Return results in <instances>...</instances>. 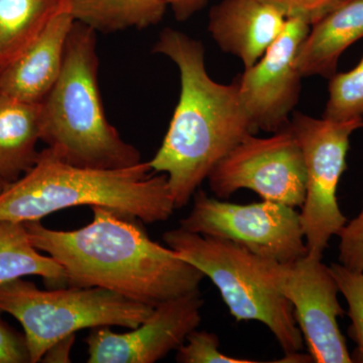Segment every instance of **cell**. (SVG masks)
Segmentation results:
<instances>
[{
  "mask_svg": "<svg viewBox=\"0 0 363 363\" xmlns=\"http://www.w3.org/2000/svg\"><path fill=\"white\" fill-rule=\"evenodd\" d=\"M40 104L0 93V179L13 183L37 161L40 152Z\"/></svg>",
  "mask_w": 363,
  "mask_h": 363,
  "instance_id": "16",
  "label": "cell"
},
{
  "mask_svg": "<svg viewBox=\"0 0 363 363\" xmlns=\"http://www.w3.org/2000/svg\"><path fill=\"white\" fill-rule=\"evenodd\" d=\"M310 28L303 18H288L278 39L236 80L241 104L255 131L277 133L290 123L289 116L298 104L303 78L298 51Z\"/></svg>",
  "mask_w": 363,
  "mask_h": 363,
  "instance_id": "11",
  "label": "cell"
},
{
  "mask_svg": "<svg viewBox=\"0 0 363 363\" xmlns=\"http://www.w3.org/2000/svg\"><path fill=\"white\" fill-rule=\"evenodd\" d=\"M76 21L96 32L116 33L149 28L164 18V0H64Z\"/></svg>",
  "mask_w": 363,
  "mask_h": 363,
  "instance_id": "18",
  "label": "cell"
},
{
  "mask_svg": "<svg viewBox=\"0 0 363 363\" xmlns=\"http://www.w3.org/2000/svg\"><path fill=\"white\" fill-rule=\"evenodd\" d=\"M152 52L180 71L181 94L164 142L149 162L164 174L176 209L185 207L211 169L247 135L255 133L238 94V81L210 77L204 45L186 33L164 28Z\"/></svg>",
  "mask_w": 363,
  "mask_h": 363,
  "instance_id": "2",
  "label": "cell"
},
{
  "mask_svg": "<svg viewBox=\"0 0 363 363\" xmlns=\"http://www.w3.org/2000/svg\"><path fill=\"white\" fill-rule=\"evenodd\" d=\"M154 311L121 294L101 288L40 290L23 278L0 284V313L16 318L25 331L30 363L42 362L57 341L83 329H135Z\"/></svg>",
  "mask_w": 363,
  "mask_h": 363,
  "instance_id": "6",
  "label": "cell"
},
{
  "mask_svg": "<svg viewBox=\"0 0 363 363\" xmlns=\"http://www.w3.org/2000/svg\"><path fill=\"white\" fill-rule=\"evenodd\" d=\"M33 245L25 224L0 221V284L38 276L50 286H67L63 267Z\"/></svg>",
  "mask_w": 363,
  "mask_h": 363,
  "instance_id": "19",
  "label": "cell"
},
{
  "mask_svg": "<svg viewBox=\"0 0 363 363\" xmlns=\"http://www.w3.org/2000/svg\"><path fill=\"white\" fill-rule=\"evenodd\" d=\"M339 240V264L363 272V203L359 214L346 222L337 233Z\"/></svg>",
  "mask_w": 363,
  "mask_h": 363,
  "instance_id": "23",
  "label": "cell"
},
{
  "mask_svg": "<svg viewBox=\"0 0 363 363\" xmlns=\"http://www.w3.org/2000/svg\"><path fill=\"white\" fill-rule=\"evenodd\" d=\"M149 162L130 168L73 166L49 147L0 194V221H38L67 208L104 206L145 223L168 220L176 209L164 174H150Z\"/></svg>",
  "mask_w": 363,
  "mask_h": 363,
  "instance_id": "3",
  "label": "cell"
},
{
  "mask_svg": "<svg viewBox=\"0 0 363 363\" xmlns=\"http://www.w3.org/2000/svg\"><path fill=\"white\" fill-rule=\"evenodd\" d=\"M75 18L67 7L50 21L39 37L4 68L0 93L30 104H42L63 68L67 40Z\"/></svg>",
  "mask_w": 363,
  "mask_h": 363,
  "instance_id": "14",
  "label": "cell"
},
{
  "mask_svg": "<svg viewBox=\"0 0 363 363\" xmlns=\"http://www.w3.org/2000/svg\"><path fill=\"white\" fill-rule=\"evenodd\" d=\"M204 304L200 291L162 302L150 316L126 333L109 326L91 329L87 343L89 363H155L178 350L202 321Z\"/></svg>",
  "mask_w": 363,
  "mask_h": 363,
  "instance_id": "12",
  "label": "cell"
},
{
  "mask_svg": "<svg viewBox=\"0 0 363 363\" xmlns=\"http://www.w3.org/2000/svg\"><path fill=\"white\" fill-rule=\"evenodd\" d=\"M30 363L25 334L21 335L0 319V363Z\"/></svg>",
  "mask_w": 363,
  "mask_h": 363,
  "instance_id": "25",
  "label": "cell"
},
{
  "mask_svg": "<svg viewBox=\"0 0 363 363\" xmlns=\"http://www.w3.org/2000/svg\"><path fill=\"white\" fill-rule=\"evenodd\" d=\"M330 271L348 305L351 336L357 344V362H363V272L353 271L341 264H332Z\"/></svg>",
  "mask_w": 363,
  "mask_h": 363,
  "instance_id": "21",
  "label": "cell"
},
{
  "mask_svg": "<svg viewBox=\"0 0 363 363\" xmlns=\"http://www.w3.org/2000/svg\"><path fill=\"white\" fill-rule=\"evenodd\" d=\"M64 7V0H0L1 65L18 59Z\"/></svg>",
  "mask_w": 363,
  "mask_h": 363,
  "instance_id": "17",
  "label": "cell"
},
{
  "mask_svg": "<svg viewBox=\"0 0 363 363\" xmlns=\"http://www.w3.org/2000/svg\"><path fill=\"white\" fill-rule=\"evenodd\" d=\"M177 21H187L206 6L208 0H164Z\"/></svg>",
  "mask_w": 363,
  "mask_h": 363,
  "instance_id": "26",
  "label": "cell"
},
{
  "mask_svg": "<svg viewBox=\"0 0 363 363\" xmlns=\"http://www.w3.org/2000/svg\"><path fill=\"white\" fill-rule=\"evenodd\" d=\"M216 334L196 330L189 334L185 343L177 350L176 362L181 363H253L223 354Z\"/></svg>",
  "mask_w": 363,
  "mask_h": 363,
  "instance_id": "22",
  "label": "cell"
},
{
  "mask_svg": "<svg viewBox=\"0 0 363 363\" xmlns=\"http://www.w3.org/2000/svg\"><path fill=\"white\" fill-rule=\"evenodd\" d=\"M193 198L192 210L180 220L185 230L231 241L262 259L283 264L308 253L295 208L267 200L235 204L200 189Z\"/></svg>",
  "mask_w": 363,
  "mask_h": 363,
  "instance_id": "8",
  "label": "cell"
},
{
  "mask_svg": "<svg viewBox=\"0 0 363 363\" xmlns=\"http://www.w3.org/2000/svg\"><path fill=\"white\" fill-rule=\"evenodd\" d=\"M91 209L92 221L76 230L23 223L33 245L63 267L67 286L106 289L152 307L199 290L204 274L150 240L138 219Z\"/></svg>",
  "mask_w": 363,
  "mask_h": 363,
  "instance_id": "1",
  "label": "cell"
},
{
  "mask_svg": "<svg viewBox=\"0 0 363 363\" xmlns=\"http://www.w3.org/2000/svg\"><path fill=\"white\" fill-rule=\"evenodd\" d=\"M289 128L302 150L306 196L300 213L308 255L323 259L329 240L337 235L347 219L337 201L350 138L363 128V119L335 121L296 113Z\"/></svg>",
  "mask_w": 363,
  "mask_h": 363,
  "instance_id": "7",
  "label": "cell"
},
{
  "mask_svg": "<svg viewBox=\"0 0 363 363\" xmlns=\"http://www.w3.org/2000/svg\"><path fill=\"white\" fill-rule=\"evenodd\" d=\"M96 33L80 21L74 23L60 77L40 104V140L73 166L130 168L142 160L105 116L98 85Z\"/></svg>",
  "mask_w": 363,
  "mask_h": 363,
  "instance_id": "4",
  "label": "cell"
},
{
  "mask_svg": "<svg viewBox=\"0 0 363 363\" xmlns=\"http://www.w3.org/2000/svg\"><path fill=\"white\" fill-rule=\"evenodd\" d=\"M278 7L286 18H303L313 25L348 0H264Z\"/></svg>",
  "mask_w": 363,
  "mask_h": 363,
  "instance_id": "24",
  "label": "cell"
},
{
  "mask_svg": "<svg viewBox=\"0 0 363 363\" xmlns=\"http://www.w3.org/2000/svg\"><path fill=\"white\" fill-rule=\"evenodd\" d=\"M162 240L179 257L213 281L236 321L266 325L286 357L303 350L304 338L292 305L262 276L257 255L231 241L181 227L167 231Z\"/></svg>",
  "mask_w": 363,
  "mask_h": 363,
  "instance_id": "5",
  "label": "cell"
},
{
  "mask_svg": "<svg viewBox=\"0 0 363 363\" xmlns=\"http://www.w3.org/2000/svg\"><path fill=\"white\" fill-rule=\"evenodd\" d=\"M75 342V334L57 341L47 350L43 362H71V350Z\"/></svg>",
  "mask_w": 363,
  "mask_h": 363,
  "instance_id": "27",
  "label": "cell"
},
{
  "mask_svg": "<svg viewBox=\"0 0 363 363\" xmlns=\"http://www.w3.org/2000/svg\"><path fill=\"white\" fill-rule=\"evenodd\" d=\"M6 185H7V183H6V182H4V180H1V179H0V194H1V192H2V191L4 190V188L6 187Z\"/></svg>",
  "mask_w": 363,
  "mask_h": 363,
  "instance_id": "28",
  "label": "cell"
},
{
  "mask_svg": "<svg viewBox=\"0 0 363 363\" xmlns=\"http://www.w3.org/2000/svg\"><path fill=\"white\" fill-rule=\"evenodd\" d=\"M4 67L0 63V78H1L2 73H4Z\"/></svg>",
  "mask_w": 363,
  "mask_h": 363,
  "instance_id": "29",
  "label": "cell"
},
{
  "mask_svg": "<svg viewBox=\"0 0 363 363\" xmlns=\"http://www.w3.org/2000/svg\"><path fill=\"white\" fill-rule=\"evenodd\" d=\"M329 96L323 117L335 121L363 119V55L350 71L329 78Z\"/></svg>",
  "mask_w": 363,
  "mask_h": 363,
  "instance_id": "20",
  "label": "cell"
},
{
  "mask_svg": "<svg viewBox=\"0 0 363 363\" xmlns=\"http://www.w3.org/2000/svg\"><path fill=\"white\" fill-rule=\"evenodd\" d=\"M257 266L262 276L292 305L313 362H353L339 329L337 319L343 309L330 267L308 253L284 264L257 257Z\"/></svg>",
  "mask_w": 363,
  "mask_h": 363,
  "instance_id": "10",
  "label": "cell"
},
{
  "mask_svg": "<svg viewBox=\"0 0 363 363\" xmlns=\"http://www.w3.org/2000/svg\"><path fill=\"white\" fill-rule=\"evenodd\" d=\"M210 190L226 200L247 189L262 200L302 207L306 171L302 150L289 125L269 138L250 135L215 164L207 177Z\"/></svg>",
  "mask_w": 363,
  "mask_h": 363,
  "instance_id": "9",
  "label": "cell"
},
{
  "mask_svg": "<svg viewBox=\"0 0 363 363\" xmlns=\"http://www.w3.org/2000/svg\"><path fill=\"white\" fill-rule=\"evenodd\" d=\"M362 39L363 0H348L313 23L298 51V70L303 77L330 78L343 52Z\"/></svg>",
  "mask_w": 363,
  "mask_h": 363,
  "instance_id": "15",
  "label": "cell"
},
{
  "mask_svg": "<svg viewBox=\"0 0 363 363\" xmlns=\"http://www.w3.org/2000/svg\"><path fill=\"white\" fill-rule=\"evenodd\" d=\"M286 20L281 9L264 0H222L210 11L208 30L222 51L247 69L278 39Z\"/></svg>",
  "mask_w": 363,
  "mask_h": 363,
  "instance_id": "13",
  "label": "cell"
}]
</instances>
